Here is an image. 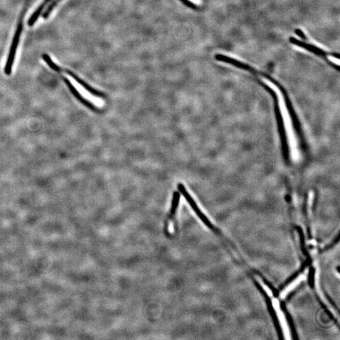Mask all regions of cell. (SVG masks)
Returning a JSON list of instances; mask_svg holds the SVG:
<instances>
[{
  "label": "cell",
  "instance_id": "8",
  "mask_svg": "<svg viewBox=\"0 0 340 340\" xmlns=\"http://www.w3.org/2000/svg\"><path fill=\"white\" fill-rule=\"evenodd\" d=\"M43 59L45 61L50 68H51L53 70L56 71L57 72H62V68H61L60 67L55 64L54 61L51 60V57L49 55L46 54H44L42 55Z\"/></svg>",
  "mask_w": 340,
  "mask_h": 340
},
{
  "label": "cell",
  "instance_id": "3",
  "mask_svg": "<svg viewBox=\"0 0 340 340\" xmlns=\"http://www.w3.org/2000/svg\"><path fill=\"white\" fill-rule=\"evenodd\" d=\"M32 0H26L25 2L24 6L22 8V12L16 26L15 33H14L12 44H11L9 54L7 58L6 65L5 66V72L7 75H10L12 73V67L13 66L14 61H15L16 51L20 42L21 35L24 29V21L25 16L29 10L30 4H31Z\"/></svg>",
  "mask_w": 340,
  "mask_h": 340
},
{
  "label": "cell",
  "instance_id": "9",
  "mask_svg": "<svg viewBox=\"0 0 340 340\" xmlns=\"http://www.w3.org/2000/svg\"><path fill=\"white\" fill-rule=\"evenodd\" d=\"M61 1V0H54V1L51 2V4L47 7L45 12L43 13V16L44 19H47L49 17V16L50 15V14L51 13L53 9L57 6V5L59 4Z\"/></svg>",
  "mask_w": 340,
  "mask_h": 340
},
{
  "label": "cell",
  "instance_id": "10",
  "mask_svg": "<svg viewBox=\"0 0 340 340\" xmlns=\"http://www.w3.org/2000/svg\"><path fill=\"white\" fill-rule=\"evenodd\" d=\"M295 33H296V34L298 36H299L300 38H302L303 40H307V37H306V35L305 34V33H304L302 30L300 29H296L295 30Z\"/></svg>",
  "mask_w": 340,
  "mask_h": 340
},
{
  "label": "cell",
  "instance_id": "1",
  "mask_svg": "<svg viewBox=\"0 0 340 340\" xmlns=\"http://www.w3.org/2000/svg\"><path fill=\"white\" fill-rule=\"evenodd\" d=\"M292 339H340L339 317L323 302L310 280H303L281 303Z\"/></svg>",
  "mask_w": 340,
  "mask_h": 340
},
{
  "label": "cell",
  "instance_id": "4",
  "mask_svg": "<svg viewBox=\"0 0 340 340\" xmlns=\"http://www.w3.org/2000/svg\"><path fill=\"white\" fill-rule=\"evenodd\" d=\"M289 41L295 46L302 47V48L308 50V51L313 52L314 54L318 55V56L324 58V59H326L327 61H329L328 60L327 55H333L334 57L338 58V59L339 58V54L338 53H330H330L325 52L322 49H319V47L311 45V44L303 43V42L297 40V39L294 37H292L290 38Z\"/></svg>",
  "mask_w": 340,
  "mask_h": 340
},
{
  "label": "cell",
  "instance_id": "7",
  "mask_svg": "<svg viewBox=\"0 0 340 340\" xmlns=\"http://www.w3.org/2000/svg\"><path fill=\"white\" fill-rule=\"evenodd\" d=\"M180 197V194L177 192H175L174 197H173L171 210H170L169 213L170 217H174L175 214H176L178 204H179Z\"/></svg>",
  "mask_w": 340,
  "mask_h": 340
},
{
  "label": "cell",
  "instance_id": "5",
  "mask_svg": "<svg viewBox=\"0 0 340 340\" xmlns=\"http://www.w3.org/2000/svg\"><path fill=\"white\" fill-rule=\"evenodd\" d=\"M62 79L64 80V82H65L66 83V85L68 86L69 90H71L72 94H73L78 99H79L81 102L83 103V104H84L86 106H87V107L91 108H94V106L91 104V103L83 98V97L82 96V95L79 93L77 89L74 87L73 85L72 84L70 81H69L68 79H66L65 77H62Z\"/></svg>",
  "mask_w": 340,
  "mask_h": 340
},
{
  "label": "cell",
  "instance_id": "11",
  "mask_svg": "<svg viewBox=\"0 0 340 340\" xmlns=\"http://www.w3.org/2000/svg\"><path fill=\"white\" fill-rule=\"evenodd\" d=\"M188 1L196 5H200L202 4L201 0H188Z\"/></svg>",
  "mask_w": 340,
  "mask_h": 340
},
{
  "label": "cell",
  "instance_id": "6",
  "mask_svg": "<svg viewBox=\"0 0 340 340\" xmlns=\"http://www.w3.org/2000/svg\"><path fill=\"white\" fill-rule=\"evenodd\" d=\"M51 1V0H44V2L42 3L37 9L35 10V12H33L31 16H30L29 21H28L29 26L32 27L35 24L36 21L40 18L41 13H43L44 8L46 7L47 5Z\"/></svg>",
  "mask_w": 340,
  "mask_h": 340
},
{
  "label": "cell",
  "instance_id": "2",
  "mask_svg": "<svg viewBox=\"0 0 340 340\" xmlns=\"http://www.w3.org/2000/svg\"><path fill=\"white\" fill-rule=\"evenodd\" d=\"M339 241L319 250L314 268V287L320 298L339 317Z\"/></svg>",
  "mask_w": 340,
  "mask_h": 340
}]
</instances>
